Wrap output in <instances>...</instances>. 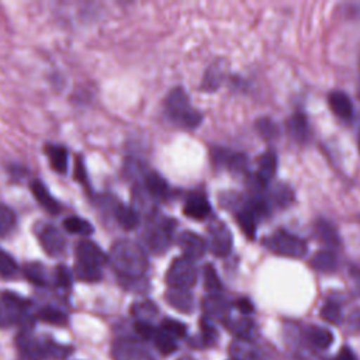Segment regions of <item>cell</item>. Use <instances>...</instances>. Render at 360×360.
Here are the masks:
<instances>
[{"mask_svg":"<svg viewBox=\"0 0 360 360\" xmlns=\"http://www.w3.org/2000/svg\"><path fill=\"white\" fill-rule=\"evenodd\" d=\"M111 267L120 277H143L149 262L145 250L135 242L128 239L117 240L108 256Z\"/></svg>","mask_w":360,"mask_h":360,"instance_id":"cell-1","label":"cell"},{"mask_svg":"<svg viewBox=\"0 0 360 360\" xmlns=\"http://www.w3.org/2000/svg\"><path fill=\"white\" fill-rule=\"evenodd\" d=\"M166 112L173 122L184 128H195L201 122V114L191 107L188 96L180 87L173 89L165 101Z\"/></svg>","mask_w":360,"mask_h":360,"instance_id":"cell-2","label":"cell"},{"mask_svg":"<svg viewBox=\"0 0 360 360\" xmlns=\"http://www.w3.org/2000/svg\"><path fill=\"white\" fill-rule=\"evenodd\" d=\"M263 245L276 255L294 257V259H300L305 256L308 250V245L302 238L281 228L276 229L271 235H269L263 240Z\"/></svg>","mask_w":360,"mask_h":360,"instance_id":"cell-3","label":"cell"},{"mask_svg":"<svg viewBox=\"0 0 360 360\" xmlns=\"http://www.w3.org/2000/svg\"><path fill=\"white\" fill-rule=\"evenodd\" d=\"M174 221L169 218H160L146 225L143 231V242L152 253H163L169 249L173 239Z\"/></svg>","mask_w":360,"mask_h":360,"instance_id":"cell-4","label":"cell"},{"mask_svg":"<svg viewBox=\"0 0 360 360\" xmlns=\"http://www.w3.org/2000/svg\"><path fill=\"white\" fill-rule=\"evenodd\" d=\"M197 281V267L194 260L181 256L172 262L167 273L166 283L173 288H190Z\"/></svg>","mask_w":360,"mask_h":360,"instance_id":"cell-5","label":"cell"},{"mask_svg":"<svg viewBox=\"0 0 360 360\" xmlns=\"http://www.w3.org/2000/svg\"><path fill=\"white\" fill-rule=\"evenodd\" d=\"M111 354L114 360H153L146 345L131 338L115 340L111 346Z\"/></svg>","mask_w":360,"mask_h":360,"instance_id":"cell-6","label":"cell"},{"mask_svg":"<svg viewBox=\"0 0 360 360\" xmlns=\"http://www.w3.org/2000/svg\"><path fill=\"white\" fill-rule=\"evenodd\" d=\"M208 248L210 250L219 257L226 256L232 249V233L229 228L218 219L210 222L208 228Z\"/></svg>","mask_w":360,"mask_h":360,"instance_id":"cell-7","label":"cell"},{"mask_svg":"<svg viewBox=\"0 0 360 360\" xmlns=\"http://www.w3.org/2000/svg\"><path fill=\"white\" fill-rule=\"evenodd\" d=\"M76 257L80 264L101 267V264L108 262V256L91 240H80L76 246Z\"/></svg>","mask_w":360,"mask_h":360,"instance_id":"cell-8","label":"cell"},{"mask_svg":"<svg viewBox=\"0 0 360 360\" xmlns=\"http://www.w3.org/2000/svg\"><path fill=\"white\" fill-rule=\"evenodd\" d=\"M177 245H179L180 250L183 252V256H186L191 260L200 259L208 248L207 242L200 235H197L191 231L181 232L177 238Z\"/></svg>","mask_w":360,"mask_h":360,"instance_id":"cell-9","label":"cell"},{"mask_svg":"<svg viewBox=\"0 0 360 360\" xmlns=\"http://www.w3.org/2000/svg\"><path fill=\"white\" fill-rule=\"evenodd\" d=\"M39 242H41L44 250L49 256L56 257L65 252V246H66L65 236L62 235V232L58 228H55L52 225H48L41 229Z\"/></svg>","mask_w":360,"mask_h":360,"instance_id":"cell-10","label":"cell"},{"mask_svg":"<svg viewBox=\"0 0 360 360\" xmlns=\"http://www.w3.org/2000/svg\"><path fill=\"white\" fill-rule=\"evenodd\" d=\"M277 172V155L274 150H267L262 153L257 159V173L256 181L260 187H266L269 181L274 177Z\"/></svg>","mask_w":360,"mask_h":360,"instance_id":"cell-11","label":"cell"},{"mask_svg":"<svg viewBox=\"0 0 360 360\" xmlns=\"http://www.w3.org/2000/svg\"><path fill=\"white\" fill-rule=\"evenodd\" d=\"M328 103H329L332 112L338 118H340L343 121H350L353 118V104L345 91L335 90V91L329 93Z\"/></svg>","mask_w":360,"mask_h":360,"instance_id":"cell-12","label":"cell"},{"mask_svg":"<svg viewBox=\"0 0 360 360\" xmlns=\"http://www.w3.org/2000/svg\"><path fill=\"white\" fill-rule=\"evenodd\" d=\"M184 214L193 219H204L211 214V205L202 193H193L188 195Z\"/></svg>","mask_w":360,"mask_h":360,"instance_id":"cell-13","label":"cell"},{"mask_svg":"<svg viewBox=\"0 0 360 360\" xmlns=\"http://www.w3.org/2000/svg\"><path fill=\"white\" fill-rule=\"evenodd\" d=\"M287 131L288 135L298 143H305L308 142L309 136H311V131H309V124L307 117L302 112H295L292 114L288 120H287Z\"/></svg>","mask_w":360,"mask_h":360,"instance_id":"cell-14","label":"cell"},{"mask_svg":"<svg viewBox=\"0 0 360 360\" xmlns=\"http://www.w3.org/2000/svg\"><path fill=\"white\" fill-rule=\"evenodd\" d=\"M202 309L208 316L226 322L231 311V304L219 294H210L202 301Z\"/></svg>","mask_w":360,"mask_h":360,"instance_id":"cell-15","label":"cell"},{"mask_svg":"<svg viewBox=\"0 0 360 360\" xmlns=\"http://www.w3.org/2000/svg\"><path fill=\"white\" fill-rule=\"evenodd\" d=\"M145 190L153 200H163L169 194V186L166 180L156 172H145L143 184Z\"/></svg>","mask_w":360,"mask_h":360,"instance_id":"cell-16","label":"cell"},{"mask_svg":"<svg viewBox=\"0 0 360 360\" xmlns=\"http://www.w3.org/2000/svg\"><path fill=\"white\" fill-rule=\"evenodd\" d=\"M166 301L180 312H191L194 309V298L187 288L170 287L166 292Z\"/></svg>","mask_w":360,"mask_h":360,"instance_id":"cell-17","label":"cell"},{"mask_svg":"<svg viewBox=\"0 0 360 360\" xmlns=\"http://www.w3.org/2000/svg\"><path fill=\"white\" fill-rule=\"evenodd\" d=\"M31 191L35 197V200L38 201V204L45 208L48 212L51 214H58L60 211V205L59 202L51 195V193L48 191V188L45 187V184L39 180H34L31 183Z\"/></svg>","mask_w":360,"mask_h":360,"instance_id":"cell-18","label":"cell"},{"mask_svg":"<svg viewBox=\"0 0 360 360\" xmlns=\"http://www.w3.org/2000/svg\"><path fill=\"white\" fill-rule=\"evenodd\" d=\"M316 238L328 248H338L340 245V238L336 228L326 219H318L315 224Z\"/></svg>","mask_w":360,"mask_h":360,"instance_id":"cell-19","label":"cell"},{"mask_svg":"<svg viewBox=\"0 0 360 360\" xmlns=\"http://www.w3.org/2000/svg\"><path fill=\"white\" fill-rule=\"evenodd\" d=\"M311 266L318 271L332 273L338 267V256L330 249H322L312 256Z\"/></svg>","mask_w":360,"mask_h":360,"instance_id":"cell-20","label":"cell"},{"mask_svg":"<svg viewBox=\"0 0 360 360\" xmlns=\"http://www.w3.org/2000/svg\"><path fill=\"white\" fill-rule=\"evenodd\" d=\"M229 350L235 360H260L259 350L248 339L233 340Z\"/></svg>","mask_w":360,"mask_h":360,"instance_id":"cell-21","label":"cell"},{"mask_svg":"<svg viewBox=\"0 0 360 360\" xmlns=\"http://www.w3.org/2000/svg\"><path fill=\"white\" fill-rule=\"evenodd\" d=\"M215 159L229 167V170L240 173L246 172L248 169V160L243 153H236V152H228V150H218L215 155Z\"/></svg>","mask_w":360,"mask_h":360,"instance_id":"cell-22","label":"cell"},{"mask_svg":"<svg viewBox=\"0 0 360 360\" xmlns=\"http://www.w3.org/2000/svg\"><path fill=\"white\" fill-rule=\"evenodd\" d=\"M308 342L318 349H328L333 343V333L322 326H309L307 329Z\"/></svg>","mask_w":360,"mask_h":360,"instance_id":"cell-23","label":"cell"},{"mask_svg":"<svg viewBox=\"0 0 360 360\" xmlns=\"http://www.w3.org/2000/svg\"><path fill=\"white\" fill-rule=\"evenodd\" d=\"M114 215L118 225L124 229H134L139 224V215L134 207L118 204L114 211Z\"/></svg>","mask_w":360,"mask_h":360,"instance_id":"cell-24","label":"cell"},{"mask_svg":"<svg viewBox=\"0 0 360 360\" xmlns=\"http://www.w3.org/2000/svg\"><path fill=\"white\" fill-rule=\"evenodd\" d=\"M46 153L52 169L58 173H66L68 170V150L63 146L48 145Z\"/></svg>","mask_w":360,"mask_h":360,"instance_id":"cell-25","label":"cell"},{"mask_svg":"<svg viewBox=\"0 0 360 360\" xmlns=\"http://www.w3.org/2000/svg\"><path fill=\"white\" fill-rule=\"evenodd\" d=\"M24 276L34 284H38V285H45L48 284L49 281V276H48V271L45 269L44 264L41 263H37V262H32V263H28L25 264L24 267Z\"/></svg>","mask_w":360,"mask_h":360,"instance_id":"cell-26","label":"cell"},{"mask_svg":"<svg viewBox=\"0 0 360 360\" xmlns=\"http://www.w3.org/2000/svg\"><path fill=\"white\" fill-rule=\"evenodd\" d=\"M222 77H224V68L219 65V60L214 65H211L205 75H204V80H202V89L207 90V91H212L215 90L221 82H222Z\"/></svg>","mask_w":360,"mask_h":360,"instance_id":"cell-27","label":"cell"},{"mask_svg":"<svg viewBox=\"0 0 360 360\" xmlns=\"http://www.w3.org/2000/svg\"><path fill=\"white\" fill-rule=\"evenodd\" d=\"M63 228L69 232V233H77V235H91L93 233V225L79 217H68L63 219Z\"/></svg>","mask_w":360,"mask_h":360,"instance_id":"cell-28","label":"cell"},{"mask_svg":"<svg viewBox=\"0 0 360 360\" xmlns=\"http://www.w3.org/2000/svg\"><path fill=\"white\" fill-rule=\"evenodd\" d=\"M38 318L46 323H52V325H65L68 322V316L63 311L55 308V307H42L38 311Z\"/></svg>","mask_w":360,"mask_h":360,"instance_id":"cell-29","label":"cell"},{"mask_svg":"<svg viewBox=\"0 0 360 360\" xmlns=\"http://www.w3.org/2000/svg\"><path fill=\"white\" fill-rule=\"evenodd\" d=\"M202 277H204V287L210 294H219L222 290L221 280L214 269L212 264H205L202 270Z\"/></svg>","mask_w":360,"mask_h":360,"instance_id":"cell-30","label":"cell"},{"mask_svg":"<svg viewBox=\"0 0 360 360\" xmlns=\"http://www.w3.org/2000/svg\"><path fill=\"white\" fill-rule=\"evenodd\" d=\"M226 326L238 336V339H248L253 333V323L248 318L226 321Z\"/></svg>","mask_w":360,"mask_h":360,"instance_id":"cell-31","label":"cell"},{"mask_svg":"<svg viewBox=\"0 0 360 360\" xmlns=\"http://www.w3.org/2000/svg\"><path fill=\"white\" fill-rule=\"evenodd\" d=\"M73 273L79 280L87 281V283H94V281H98L101 278V269L96 267V266H87V264L76 263V266L73 269Z\"/></svg>","mask_w":360,"mask_h":360,"instance_id":"cell-32","label":"cell"},{"mask_svg":"<svg viewBox=\"0 0 360 360\" xmlns=\"http://www.w3.org/2000/svg\"><path fill=\"white\" fill-rule=\"evenodd\" d=\"M132 314L138 318V321H148L152 319L158 314V307L152 301H139L135 302L132 307Z\"/></svg>","mask_w":360,"mask_h":360,"instance_id":"cell-33","label":"cell"},{"mask_svg":"<svg viewBox=\"0 0 360 360\" xmlns=\"http://www.w3.org/2000/svg\"><path fill=\"white\" fill-rule=\"evenodd\" d=\"M153 340H155V346L158 347V350H159L162 354H170V353L176 352V349H177V345H176L174 338L170 336L169 333L163 332V330L156 332Z\"/></svg>","mask_w":360,"mask_h":360,"instance_id":"cell-34","label":"cell"},{"mask_svg":"<svg viewBox=\"0 0 360 360\" xmlns=\"http://www.w3.org/2000/svg\"><path fill=\"white\" fill-rule=\"evenodd\" d=\"M15 225V214L11 208L0 204V236L8 235Z\"/></svg>","mask_w":360,"mask_h":360,"instance_id":"cell-35","label":"cell"},{"mask_svg":"<svg viewBox=\"0 0 360 360\" xmlns=\"http://www.w3.org/2000/svg\"><path fill=\"white\" fill-rule=\"evenodd\" d=\"M294 198V193L292 190L285 186V184H277L273 190H271V200L278 207H285L288 204H291Z\"/></svg>","mask_w":360,"mask_h":360,"instance_id":"cell-36","label":"cell"},{"mask_svg":"<svg viewBox=\"0 0 360 360\" xmlns=\"http://www.w3.org/2000/svg\"><path fill=\"white\" fill-rule=\"evenodd\" d=\"M256 129L260 134V136L267 141L276 139L278 136V128L276 122L271 121L270 118H259L256 121Z\"/></svg>","mask_w":360,"mask_h":360,"instance_id":"cell-37","label":"cell"},{"mask_svg":"<svg viewBox=\"0 0 360 360\" xmlns=\"http://www.w3.org/2000/svg\"><path fill=\"white\" fill-rule=\"evenodd\" d=\"M321 316L330 323H339L342 321L340 305L335 301H326L321 309Z\"/></svg>","mask_w":360,"mask_h":360,"instance_id":"cell-38","label":"cell"},{"mask_svg":"<svg viewBox=\"0 0 360 360\" xmlns=\"http://www.w3.org/2000/svg\"><path fill=\"white\" fill-rule=\"evenodd\" d=\"M18 271V266L15 260L3 249H0V276L1 277H13Z\"/></svg>","mask_w":360,"mask_h":360,"instance_id":"cell-39","label":"cell"},{"mask_svg":"<svg viewBox=\"0 0 360 360\" xmlns=\"http://www.w3.org/2000/svg\"><path fill=\"white\" fill-rule=\"evenodd\" d=\"M162 330L169 333L170 336L173 338H183L186 335V325L179 322V321H174V319H165L162 322Z\"/></svg>","mask_w":360,"mask_h":360,"instance_id":"cell-40","label":"cell"},{"mask_svg":"<svg viewBox=\"0 0 360 360\" xmlns=\"http://www.w3.org/2000/svg\"><path fill=\"white\" fill-rule=\"evenodd\" d=\"M121 283L125 288H128L131 291H138V292L143 291L148 287L143 277H131V278L129 277H121Z\"/></svg>","mask_w":360,"mask_h":360,"instance_id":"cell-41","label":"cell"},{"mask_svg":"<svg viewBox=\"0 0 360 360\" xmlns=\"http://www.w3.org/2000/svg\"><path fill=\"white\" fill-rule=\"evenodd\" d=\"M135 330L143 338V339H153L156 335V329L153 325L148 321H136L135 322Z\"/></svg>","mask_w":360,"mask_h":360,"instance_id":"cell-42","label":"cell"},{"mask_svg":"<svg viewBox=\"0 0 360 360\" xmlns=\"http://www.w3.org/2000/svg\"><path fill=\"white\" fill-rule=\"evenodd\" d=\"M55 283L59 287H69L72 284V276L65 266H58L55 271Z\"/></svg>","mask_w":360,"mask_h":360,"instance_id":"cell-43","label":"cell"},{"mask_svg":"<svg viewBox=\"0 0 360 360\" xmlns=\"http://www.w3.org/2000/svg\"><path fill=\"white\" fill-rule=\"evenodd\" d=\"M201 330H202V339L204 342L208 345V343H212L217 338V330L215 328L211 325V322H208V319H202L201 322Z\"/></svg>","mask_w":360,"mask_h":360,"instance_id":"cell-44","label":"cell"},{"mask_svg":"<svg viewBox=\"0 0 360 360\" xmlns=\"http://www.w3.org/2000/svg\"><path fill=\"white\" fill-rule=\"evenodd\" d=\"M13 314L10 312V309L4 305L3 301H0V326H6L13 321Z\"/></svg>","mask_w":360,"mask_h":360,"instance_id":"cell-45","label":"cell"},{"mask_svg":"<svg viewBox=\"0 0 360 360\" xmlns=\"http://www.w3.org/2000/svg\"><path fill=\"white\" fill-rule=\"evenodd\" d=\"M236 307H238V309H239L242 314H245V315H248V314H250V312L253 311V305H252V302H250L248 298H240V300H238V301H236Z\"/></svg>","mask_w":360,"mask_h":360,"instance_id":"cell-46","label":"cell"},{"mask_svg":"<svg viewBox=\"0 0 360 360\" xmlns=\"http://www.w3.org/2000/svg\"><path fill=\"white\" fill-rule=\"evenodd\" d=\"M336 360H357L354 353L349 347H342L339 354L336 356Z\"/></svg>","mask_w":360,"mask_h":360,"instance_id":"cell-47","label":"cell"},{"mask_svg":"<svg viewBox=\"0 0 360 360\" xmlns=\"http://www.w3.org/2000/svg\"><path fill=\"white\" fill-rule=\"evenodd\" d=\"M349 323L353 329L356 330H360V309H356L350 314V318H349Z\"/></svg>","mask_w":360,"mask_h":360,"instance_id":"cell-48","label":"cell"},{"mask_svg":"<svg viewBox=\"0 0 360 360\" xmlns=\"http://www.w3.org/2000/svg\"><path fill=\"white\" fill-rule=\"evenodd\" d=\"M359 150H360V131H359Z\"/></svg>","mask_w":360,"mask_h":360,"instance_id":"cell-49","label":"cell"},{"mask_svg":"<svg viewBox=\"0 0 360 360\" xmlns=\"http://www.w3.org/2000/svg\"><path fill=\"white\" fill-rule=\"evenodd\" d=\"M180 360H193V359H190V357H183V359H180Z\"/></svg>","mask_w":360,"mask_h":360,"instance_id":"cell-50","label":"cell"},{"mask_svg":"<svg viewBox=\"0 0 360 360\" xmlns=\"http://www.w3.org/2000/svg\"><path fill=\"white\" fill-rule=\"evenodd\" d=\"M359 96H360V87H359Z\"/></svg>","mask_w":360,"mask_h":360,"instance_id":"cell-51","label":"cell"},{"mask_svg":"<svg viewBox=\"0 0 360 360\" xmlns=\"http://www.w3.org/2000/svg\"><path fill=\"white\" fill-rule=\"evenodd\" d=\"M359 65H360V56H359Z\"/></svg>","mask_w":360,"mask_h":360,"instance_id":"cell-52","label":"cell"},{"mask_svg":"<svg viewBox=\"0 0 360 360\" xmlns=\"http://www.w3.org/2000/svg\"><path fill=\"white\" fill-rule=\"evenodd\" d=\"M231 360H235V359H231Z\"/></svg>","mask_w":360,"mask_h":360,"instance_id":"cell-53","label":"cell"}]
</instances>
